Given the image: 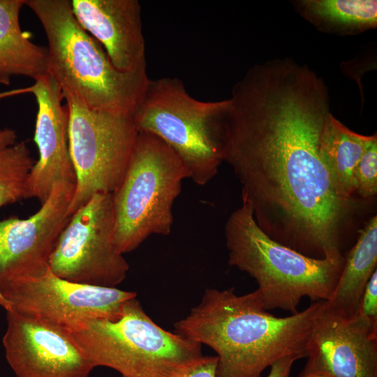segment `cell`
<instances>
[{"mask_svg":"<svg viewBox=\"0 0 377 377\" xmlns=\"http://www.w3.org/2000/svg\"><path fill=\"white\" fill-rule=\"evenodd\" d=\"M328 89L292 59L251 66L233 87L221 133L223 161L242 202L270 238L313 258L343 256L353 200L337 193L318 152Z\"/></svg>","mask_w":377,"mask_h":377,"instance_id":"cell-1","label":"cell"},{"mask_svg":"<svg viewBox=\"0 0 377 377\" xmlns=\"http://www.w3.org/2000/svg\"><path fill=\"white\" fill-rule=\"evenodd\" d=\"M325 301L277 317L265 309L258 289H207L201 302L175 324V332L216 353V377H261L282 357L307 355L314 321Z\"/></svg>","mask_w":377,"mask_h":377,"instance_id":"cell-2","label":"cell"},{"mask_svg":"<svg viewBox=\"0 0 377 377\" xmlns=\"http://www.w3.org/2000/svg\"><path fill=\"white\" fill-rule=\"evenodd\" d=\"M47 40L46 73L88 108L133 116L149 79L146 69L122 72L79 24L70 0H26Z\"/></svg>","mask_w":377,"mask_h":377,"instance_id":"cell-3","label":"cell"},{"mask_svg":"<svg viewBox=\"0 0 377 377\" xmlns=\"http://www.w3.org/2000/svg\"><path fill=\"white\" fill-rule=\"evenodd\" d=\"M228 263L256 280L265 309L298 312L304 297L327 301L340 276L345 256L313 258L270 238L245 202L225 226Z\"/></svg>","mask_w":377,"mask_h":377,"instance_id":"cell-4","label":"cell"},{"mask_svg":"<svg viewBox=\"0 0 377 377\" xmlns=\"http://www.w3.org/2000/svg\"><path fill=\"white\" fill-rule=\"evenodd\" d=\"M71 333L95 367L121 377H184L206 357L201 344L155 323L136 297L118 318L90 320Z\"/></svg>","mask_w":377,"mask_h":377,"instance_id":"cell-5","label":"cell"},{"mask_svg":"<svg viewBox=\"0 0 377 377\" xmlns=\"http://www.w3.org/2000/svg\"><path fill=\"white\" fill-rule=\"evenodd\" d=\"M229 99L202 101L191 96L182 80H149L133 114L138 132L152 134L179 157L198 185H205L223 161L221 132Z\"/></svg>","mask_w":377,"mask_h":377,"instance_id":"cell-6","label":"cell"},{"mask_svg":"<svg viewBox=\"0 0 377 377\" xmlns=\"http://www.w3.org/2000/svg\"><path fill=\"white\" fill-rule=\"evenodd\" d=\"M190 177L167 144L138 132L123 180L112 193L114 242L120 253L135 250L152 235L170 233L174 202Z\"/></svg>","mask_w":377,"mask_h":377,"instance_id":"cell-7","label":"cell"},{"mask_svg":"<svg viewBox=\"0 0 377 377\" xmlns=\"http://www.w3.org/2000/svg\"><path fill=\"white\" fill-rule=\"evenodd\" d=\"M68 112V142L75 174L70 216L93 195L112 193L125 175L138 133L133 116L88 108L63 92Z\"/></svg>","mask_w":377,"mask_h":377,"instance_id":"cell-8","label":"cell"},{"mask_svg":"<svg viewBox=\"0 0 377 377\" xmlns=\"http://www.w3.org/2000/svg\"><path fill=\"white\" fill-rule=\"evenodd\" d=\"M136 293L80 284L50 269L0 283V306L74 332L88 320H115Z\"/></svg>","mask_w":377,"mask_h":377,"instance_id":"cell-9","label":"cell"},{"mask_svg":"<svg viewBox=\"0 0 377 377\" xmlns=\"http://www.w3.org/2000/svg\"><path fill=\"white\" fill-rule=\"evenodd\" d=\"M114 228L112 193L95 194L71 215L50 257V269L71 282L116 288L129 265L116 246Z\"/></svg>","mask_w":377,"mask_h":377,"instance_id":"cell-10","label":"cell"},{"mask_svg":"<svg viewBox=\"0 0 377 377\" xmlns=\"http://www.w3.org/2000/svg\"><path fill=\"white\" fill-rule=\"evenodd\" d=\"M6 311V358L17 377H88L95 367L73 334L48 322Z\"/></svg>","mask_w":377,"mask_h":377,"instance_id":"cell-11","label":"cell"},{"mask_svg":"<svg viewBox=\"0 0 377 377\" xmlns=\"http://www.w3.org/2000/svg\"><path fill=\"white\" fill-rule=\"evenodd\" d=\"M306 358L299 377H377V323L359 313L346 316L332 311L324 302Z\"/></svg>","mask_w":377,"mask_h":377,"instance_id":"cell-12","label":"cell"},{"mask_svg":"<svg viewBox=\"0 0 377 377\" xmlns=\"http://www.w3.org/2000/svg\"><path fill=\"white\" fill-rule=\"evenodd\" d=\"M75 184L58 182L39 210L26 219L0 221V283L45 269L71 216Z\"/></svg>","mask_w":377,"mask_h":377,"instance_id":"cell-13","label":"cell"},{"mask_svg":"<svg viewBox=\"0 0 377 377\" xmlns=\"http://www.w3.org/2000/svg\"><path fill=\"white\" fill-rule=\"evenodd\" d=\"M25 89L36 98L38 112L34 141L39 158L28 177L24 199L36 198L41 204L58 182L75 184L68 142V112L57 83L47 73Z\"/></svg>","mask_w":377,"mask_h":377,"instance_id":"cell-14","label":"cell"},{"mask_svg":"<svg viewBox=\"0 0 377 377\" xmlns=\"http://www.w3.org/2000/svg\"><path fill=\"white\" fill-rule=\"evenodd\" d=\"M81 27L122 72L146 69L141 6L138 0H71Z\"/></svg>","mask_w":377,"mask_h":377,"instance_id":"cell-15","label":"cell"},{"mask_svg":"<svg viewBox=\"0 0 377 377\" xmlns=\"http://www.w3.org/2000/svg\"><path fill=\"white\" fill-rule=\"evenodd\" d=\"M26 0H0V84L13 76L36 80L46 74L47 48L31 40L22 31L20 13Z\"/></svg>","mask_w":377,"mask_h":377,"instance_id":"cell-16","label":"cell"},{"mask_svg":"<svg viewBox=\"0 0 377 377\" xmlns=\"http://www.w3.org/2000/svg\"><path fill=\"white\" fill-rule=\"evenodd\" d=\"M377 264V216H372L360 230L347 256L337 286L325 301L327 309L346 316L358 313L364 288Z\"/></svg>","mask_w":377,"mask_h":377,"instance_id":"cell-17","label":"cell"},{"mask_svg":"<svg viewBox=\"0 0 377 377\" xmlns=\"http://www.w3.org/2000/svg\"><path fill=\"white\" fill-rule=\"evenodd\" d=\"M371 138L350 130L331 112L325 119L318 152L337 194L343 199L352 200L355 171Z\"/></svg>","mask_w":377,"mask_h":377,"instance_id":"cell-18","label":"cell"},{"mask_svg":"<svg viewBox=\"0 0 377 377\" xmlns=\"http://www.w3.org/2000/svg\"><path fill=\"white\" fill-rule=\"evenodd\" d=\"M293 4L302 17L325 34L357 35L377 27L376 0H296Z\"/></svg>","mask_w":377,"mask_h":377,"instance_id":"cell-19","label":"cell"},{"mask_svg":"<svg viewBox=\"0 0 377 377\" xmlns=\"http://www.w3.org/2000/svg\"><path fill=\"white\" fill-rule=\"evenodd\" d=\"M34 165L24 141L10 128L0 129V208L24 199L25 187Z\"/></svg>","mask_w":377,"mask_h":377,"instance_id":"cell-20","label":"cell"},{"mask_svg":"<svg viewBox=\"0 0 377 377\" xmlns=\"http://www.w3.org/2000/svg\"><path fill=\"white\" fill-rule=\"evenodd\" d=\"M355 192L364 198L377 193V136L371 135L354 174Z\"/></svg>","mask_w":377,"mask_h":377,"instance_id":"cell-21","label":"cell"},{"mask_svg":"<svg viewBox=\"0 0 377 377\" xmlns=\"http://www.w3.org/2000/svg\"><path fill=\"white\" fill-rule=\"evenodd\" d=\"M358 313L377 323V269L364 288L359 304Z\"/></svg>","mask_w":377,"mask_h":377,"instance_id":"cell-22","label":"cell"},{"mask_svg":"<svg viewBox=\"0 0 377 377\" xmlns=\"http://www.w3.org/2000/svg\"><path fill=\"white\" fill-rule=\"evenodd\" d=\"M300 359L294 355L281 358L270 367V371L267 377H290L294 362Z\"/></svg>","mask_w":377,"mask_h":377,"instance_id":"cell-23","label":"cell"},{"mask_svg":"<svg viewBox=\"0 0 377 377\" xmlns=\"http://www.w3.org/2000/svg\"><path fill=\"white\" fill-rule=\"evenodd\" d=\"M216 356H206L204 361L184 377H216Z\"/></svg>","mask_w":377,"mask_h":377,"instance_id":"cell-24","label":"cell"},{"mask_svg":"<svg viewBox=\"0 0 377 377\" xmlns=\"http://www.w3.org/2000/svg\"><path fill=\"white\" fill-rule=\"evenodd\" d=\"M300 377H326V376L317 375V374H308V375L300 376Z\"/></svg>","mask_w":377,"mask_h":377,"instance_id":"cell-25","label":"cell"}]
</instances>
